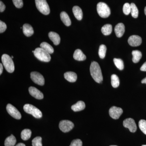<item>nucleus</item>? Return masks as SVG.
Masks as SVG:
<instances>
[{
    "instance_id": "obj_38",
    "label": "nucleus",
    "mask_w": 146,
    "mask_h": 146,
    "mask_svg": "<svg viewBox=\"0 0 146 146\" xmlns=\"http://www.w3.org/2000/svg\"><path fill=\"white\" fill-rule=\"evenodd\" d=\"M141 71H143V72H146V62L143 64V65L141 66Z\"/></svg>"
},
{
    "instance_id": "obj_44",
    "label": "nucleus",
    "mask_w": 146,
    "mask_h": 146,
    "mask_svg": "<svg viewBox=\"0 0 146 146\" xmlns=\"http://www.w3.org/2000/svg\"><path fill=\"white\" fill-rule=\"evenodd\" d=\"M11 58H13V56H11Z\"/></svg>"
},
{
    "instance_id": "obj_11",
    "label": "nucleus",
    "mask_w": 146,
    "mask_h": 146,
    "mask_svg": "<svg viewBox=\"0 0 146 146\" xmlns=\"http://www.w3.org/2000/svg\"><path fill=\"white\" fill-rule=\"evenodd\" d=\"M123 112L122 108L116 106H112L110 109L109 111L110 116L115 119H119Z\"/></svg>"
},
{
    "instance_id": "obj_34",
    "label": "nucleus",
    "mask_w": 146,
    "mask_h": 146,
    "mask_svg": "<svg viewBox=\"0 0 146 146\" xmlns=\"http://www.w3.org/2000/svg\"><path fill=\"white\" fill-rule=\"evenodd\" d=\"M13 4L18 8H21L23 6V0H12Z\"/></svg>"
},
{
    "instance_id": "obj_25",
    "label": "nucleus",
    "mask_w": 146,
    "mask_h": 146,
    "mask_svg": "<svg viewBox=\"0 0 146 146\" xmlns=\"http://www.w3.org/2000/svg\"><path fill=\"white\" fill-rule=\"evenodd\" d=\"M112 26L110 24H106L102 28V33L105 35H108L112 32Z\"/></svg>"
},
{
    "instance_id": "obj_45",
    "label": "nucleus",
    "mask_w": 146,
    "mask_h": 146,
    "mask_svg": "<svg viewBox=\"0 0 146 146\" xmlns=\"http://www.w3.org/2000/svg\"><path fill=\"white\" fill-rule=\"evenodd\" d=\"M115 146V145H112V146Z\"/></svg>"
},
{
    "instance_id": "obj_6",
    "label": "nucleus",
    "mask_w": 146,
    "mask_h": 146,
    "mask_svg": "<svg viewBox=\"0 0 146 146\" xmlns=\"http://www.w3.org/2000/svg\"><path fill=\"white\" fill-rule=\"evenodd\" d=\"M35 2L36 8L41 13L45 15L49 14L50 7L46 0H35Z\"/></svg>"
},
{
    "instance_id": "obj_18",
    "label": "nucleus",
    "mask_w": 146,
    "mask_h": 146,
    "mask_svg": "<svg viewBox=\"0 0 146 146\" xmlns=\"http://www.w3.org/2000/svg\"><path fill=\"white\" fill-rule=\"evenodd\" d=\"M74 59L78 61H83L86 59V56L81 50L77 49L75 51L73 55Z\"/></svg>"
},
{
    "instance_id": "obj_20",
    "label": "nucleus",
    "mask_w": 146,
    "mask_h": 146,
    "mask_svg": "<svg viewBox=\"0 0 146 146\" xmlns=\"http://www.w3.org/2000/svg\"><path fill=\"white\" fill-rule=\"evenodd\" d=\"M60 17L61 21L65 26L69 27L71 25V20L67 13L65 11H62L60 13Z\"/></svg>"
},
{
    "instance_id": "obj_2",
    "label": "nucleus",
    "mask_w": 146,
    "mask_h": 146,
    "mask_svg": "<svg viewBox=\"0 0 146 146\" xmlns=\"http://www.w3.org/2000/svg\"><path fill=\"white\" fill-rule=\"evenodd\" d=\"M34 54L38 60L42 62H48L51 60L50 54L42 48H36L34 50Z\"/></svg>"
},
{
    "instance_id": "obj_15",
    "label": "nucleus",
    "mask_w": 146,
    "mask_h": 146,
    "mask_svg": "<svg viewBox=\"0 0 146 146\" xmlns=\"http://www.w3.org/2000/svg\"><path fill=\"white\" fill-rule=\"evenodd\" d=\"M48 36L50 39L51 40L56 46L60 44V38L59 35L54 32H50L48 34Z\"/></svg>"
},
{
    "instance_id": "obj_4",
    "label": "nucleus",
    "mask_w": 146,
    "mask_h": 146,
    "mask_svg": "<svg viewBox=\"0 0 146 146\" xmlns=\"http://www.w3.org/2000/svg\"><path fill=\"white\" fill-rule=\"evenodd\" d=\"M97 10L99 15L102 18H108L110 15V9L105 3H99L97 5Z\"/></svg>"
},
{
    "instance_id": "obj_32",
    "label": "nucleus",
    "mask_w": 146,
    "mask_h": 146,
    "mask_svg": "<svg viewBox=\"0 0 146 146\" xmlns=\"http://www.w3.org/2000/svg\"><path fill=\"white\" fill-rule=\"evenodd\" d=\"M139 127L141 131L146 135V121L141 120L139 122Z\"/></svg>"
},
{
    "instance_id": "obj_40",
    "label": "nucleus",
    "mask_w": 146,
    "mask_h": 146,
    "mask_svg": "<svg viewBox=\"0 0 146 146\" xmlns=\"http://www.w3.org/2000/svg\"><path fill=\"white\" fill-rule=\"evenodd\" d=\"M16 146H26V145L23 143H19L17 144Z\"/></svg>"
},
{
    "instance_id": "obj_30",
    "label": "nucleus",
    "mask_w": 146,
    "mask_h": 146,
    "mask_svg": "<svg viewBox=\"0 0 146 146\" xmlns=\"http://www.w3.org/2000/svg\"><path fill=\"white\" fill-rule=\"evenodd\" d=\"M115 66L120 70L124 69V63L122 60L119 58H115L113 60Z\"/></svg>"
},
{
    "instance_id": "obj_35",
    "label": "nucleus",
    "mask_w": 146,
    "mask_h": 146,
    "mask_svg": "<svg viewBox=\"0 0 146 146\" xmlns=\"http://www.w3.org/2000/svg\"><path fill=\"white\" fill-rule=\"evenodd\" d=\"M82 142L80 139L73 140L70 146H82Z\"/></svg>"
},
{
    "instance_id": "obj_19",
    "label": "nucleus",
    "mask_w": 146,
    "mask_h": 146,
    "mask_svg": "<svg viewBox=\"0 0 146 146\" xmlns=\"http://www.w3.org/2000/svg\"><path fill=\"white\" fill-rule=\"evenodd\" d=\"M72 11L75 18L78 21H81L83 17V13L81 9L78 6H75L73 7Z\"/></svg>"
},
{
    "instance_id": "obj_10",
    "label": "nucleus",
    "mask_w": 146,
    "mask_h": 146,
    "mask_svg": "<svg viewBox=\"0 0 146 146\" xmlns=\"http://www.w3.org/2000/svg\"><path fill=\"white\" fill-rule=\"evenodd\" d=\"M123 125L125 127L129 129L130 132L134 133L137 130L136 123L133 119L128 118L123 121Z\"/></svg>"
},
{
    "instance_id": "obj_29",
    "label": "nucleus",
    "mask_w": 146,
    "mask_h": 146,
    "mask_svg": "<svg viewBox=\"0 0 146 146\" xmlns=\"http://www.w3.org/2000/svg\"><path fill=\"white\" fill-rule=\"evenodd\" d=\"M106 46L105 45L102 44L100 46L99 49V55L100 58H104L106 54Z\"/></svg>"
},
{
    "instance_id": "obj_12",
    "label": "nucleus",
    "mask_w": 146,
    "mask_h": 146,
    "mask_svg": "<svg viewBox=\"0 0 146 146\" xmlns=\"http://www.w3.org/2000/svg\"><path fill=\"white\" fill-rule=\"evenodd\" d=\"M142 42V38L138 35H131L128 39L129 44L131 46L136 47L140 46Z\"/></svg>"
},
{
    "instance_id": "obj_24",
    "label": "nucleus",
    "mask_w": 146,
    "mask_h": 146,
    "mask_svg": "<svg viewBox=\"0 0 146 146\" xmlns=\"http://www.w3.org/2000/svg\"><path fill=\"white\" fill-rule=\"evenodd\" d=\"M132 54L133 55L132 61L134 63H138L142 57V53L140 51L137 50H133L132 52Z\"/></svg>"
},
{
    "instance_id": "obj_1",
    "label": "nucleus",
    "mask_w": 146,
    "mask_h": 146,
    "mask_svg": "<svg viewBox=\"0 0 146 146\" xmlns=\"http://www.w3.org/2000/svg\"><path fill=\"white\" fill-rule=\"evenodd\" d=\"M90 71L91 76L94 80L98 83H101L103 78L101 70L98 63L96 61L92 62L90 66Z\"/></svg>"
},
{
    "instance_id": "obj_43",
    "label": "nucleus",
    "mask_w": 146,
    "mask_h": 146,
    "mask_svg": "<svg viewBox=\"0 0 146 146\" xmlns=\"http://www.w3.org/2000/svg\"><path fill=\"white\" fill-rule=\"evenodd\" d=\"M142 146H146V145H142Z\"/></svg>"
},
{
    "instance_id": "obj_17",
    "label": "nucleus",
    "mask_w": 146,
    "mask_h": 146,
    "mask_svg": "<svg viewBox=\"0 0 146 146\" xmlns=\"http://www.w3.org/2000/svg\"><path fill=\"white\" fill-rule=\"evenodd\" d=\"M64 76L65 79L70 82H75L77 79L76 74L74 72H67L64 74Z\"/></svg>"
},
{
    "instance_id": "obj_42",
    "label": "nucleus",
    "mask_w": 146,
    "mask_h": 146,
    "mask_svg": "<svg viewBox=\"0 0 146 146\" xmlns=\"http://www.w3.org/2000/svg\"><path fill=\"white\" fill-rule=\"evenodd\" d=\"M145 14L146 16V7H145Z\"/></svg>"
},
{
    "instance_id": "obj_21",
    "label": "nucleus",
    "mask_w": 146,
    "mask_h": 146,
    "mask_svg": "<svg viewBox=\"0 0 146 146\" xmlns=\"http://www.w3.org/2000/svg\"><path fill=\"white\" fill-rule=\"evenodd\" d=\"M85 108V104L84 102L80 101L76 104L73 105L71 107V108L74 112H78L81 111L84 109Z\"/></svg>"
},
{
    "instance_id": "obj_14",
    "label": "nucleus",
    "mask_w": 146,
    "mask_h": 146,
    "mask_svg": "<svg viewBox=\"0 0 146 146\" xmlns=\"http://www.w3.org/2000/svg\"><path fill=\"white\" fill-rule=\"evenodd\" d=\"M125 31V27L123 24L120 23L115 27V32L116 36L121 37L123 35Z\"/></svg>"
},
{
    "instance_id": "obj_22",
    "label": "nucleus",
    "mask_w": 146,
    "mask_h": 146,
    "mask_svg": "<svg viewBox=\"0 0 146 146\" xmlns=\"http://www.w3.org/2000/svg\"><path fill=\"white\" fill-rule=\"evenodd\" d=\"M16 143V139L15 136L11 134L5 139V146H14Z\"/></svg>"
},
{
    "instance_id": "obj_9",
    "label": "nucleus",
    "mask_w": 146,
    "mask_h": 146,
    "mask_svg": "<svg viewBox=\"0 0 146 146\" xmlns=\"http://www.w3.org/2000/svg\"><path fill=\"white\" fill-rule=\"evenodd\" d=\"M6 109L7 112L11 117L16 119L19 120L21 119L22 116H21V113L17 108L13 105L9 104L7 106Z\"/></svg>"
},
{
    "instance_id": "obj_5",
    "label": "nucleus",
    "mask_w": 146,
    "mask_h": 146,
    "mask_svg": "<svg viewBox=\"0 0 146 146\" xmlns=\"http://www.w3.org/2000/svg\"><path fill=\"white\" fill-rule=\"evenodd\" d=\"M24 110L28 114L32 115L34 117L39 119L42 117V112L39 109L32 105L26 104L23 107Z\"/></svg>"
},
{
    "instance_id": "obj_31",
    "label": "nucleus",
    "mask_w": 146,
    "mask_h": 146,
    "mask_svg": "<svg viewBox=\"0 0 146 146\" xmlns=\"http://www.w3.org/2000/svg\"><path fill=\"white\" fill-rule=\"evenodd\" d=\"M42 138L39 136L35 137L32 141L33 146H42Z\"/></svg>"
},
{
    "instance_id": "obj_37",
    "label": "nucleus",
    "mask_w": 146,
    "mask_h": 146,
    "mask_svg": "<svg viewBox=\"0 0 146 146\" xmlns=\"http://www.w3.org/2000/svg\"><path fill=\"white\" fill-rule=\"evenodd\" d=\"M5 9V6L2 1H0V11L3 12L4 11Z\"/></svg>"
},
{
    "instance_id": "obj_41",
    "label": "nucleus",
    "mask_w": 146,
    "mask_h": 146,
    "mask_svg": "<svg viewBox=\"0 0 146 146\" xmlns=\"http://www.w3.org/2000/svg\"><path fill=\"white\" fill-rule=\"evenodd\" d=\"M141 82L143 84H146V77L141 81Z\"/></svg>"
},
{
    "instance_id": "obj_16",
    "label": "nucleus",
    "mask_w": 146,
    "mask_h": 146,
    "mask_svg": "<svg viewBox=\"0 0 146 146\" xmlns=\"http://www.w3.org/2000/svg\"><path fill=\"white\" fill-rule=\"evenodd\" d=\"M23 29L24 34L25 36H30L34 33L33 28L29 24H25L23 26Z\"/></svg>"
},
{
    "instance_id": "obj_8",
    "label": "nucleus",
    "mask_w": 146,
    "mask_h": 146,
    "mask_svg": "<svg viewBox=\"0 0 146 146\" xmlns=\"http://www.w3.org/2000/svg\"><path fill=\"white\" fill-rule=\"evenodd\" d=\"M31 78L33 81L36 84L41 86H43L44 84V78L43 76L39 72H32L31 73Z\"/></svg>"
},
{
    "instance_id": "obj_13",
    "label": "nucleus",
    "mask_w": 146,
    "mask_h": 146,
    "mask_svg": "<svg viewBox=\"0 0 146 146\" xmlns=\"http://www.w3.org/2000/svg\"><path fill=\"white\" fill-rule=\"evenodd\" d=\"M29 94L38 100H42L44 98V95L42 92L33 86H31L29 88Z\"/></svg>"
},
{
    "instance_id": "obj_27",
    "label": "nucleus",
    "mask_w": 146,
    "mask_h": 146,
    "mask_svg": "<svg viewBox=\"0 0 146 146\" xmlns=\"http://www.w3.org/2000/svg\"><path fill=\"white\" fill-rule=\"evenodd\" d=\"M111 84L114 88H117L119 85V80L118 76L116 74L111 76Z\"/></svg>"
},
{
    "instance_id": "obj_28",
    "label": "nucleus",
    "mask_w": 146,
    "mask_h": 146,
    "mask_svg": "<svg viewBox=\"0 0 146 146\" xmlns=\"http://www.w3.org/2000/svg\"><path fill=\"white\" fill-rule=\"evenodd\" d=\"M131 13L133 18H136L138 16V10L135 4L131 3Z\"/></svg>"
},
{
    "instance_id": "obj_3",
    "label": "nucleus",
    "mask_w": 146,
    "mask_h": 146,
    "mask_svg": "<svg viewBox=\"0 0 146 146\" xmlns=\"http://www.w3.org/2000/svg\"><path fill=\"white\" fill-rule=\"evenodd\" d=\"M1 60L7 71L9 73H13L15 70V67L12 58L8 55L4 54L2 56Z\"/></svg>"
},
{
    "instance_id": "obj_39",
    "label": "nucleus",
    "mask_w": 146,
    "mask_h": 146,
    "mask_svg": "<svg viewBox=\"0 0 146 146\" xmlns=\"http://www.w3.org/2000/svg\"><path fill=\"white\" fill-rule=\"evenodd\" d=\"M3 71V66L2 63L0 64V74H1Z\"/></svg>"
},
{
    "instance_id": "obj_33",
    "label": "nucleus",
    "mask_w": 146,
    "mask_h": 146,
    "mask_svg": "<svg viewBox=\"0 0 146 146\" xmlns=\"http://www.w3.org/2000/svg\"><path fill=\"white\" fill-rule=\"evenodd\" d=\"M123 12L126 15H129L131 13V5L129 3H126L124 5Z\"/></svg>"
},
{
    "instance_id": "obj_26",
    "label": "nucleus",
    "mask_w": 146,
    "mask_h": 146,
    "mask_svg": "<svg viewBox=\"0 0 146 146\" xmlns=\"http://www.w3.org/2000/svg\"><path fill=\"white\" fill-rule=\"evenodd\" d=\"M31 131L29 129H25L21 133V138L24 141H27L31 138Z\"/></svg>"
},
{
    "instance_id": "obj_23",
    "label": "nucleus",
    "mask_w": 146,
    "mask_h": 146,
    "mask_svg": "<svg viewBox=\"0 0 146 146\" xmlns=\"http://www.w3.org/2000/svg\"><path fill=\"white\" fill-rule=\"evenodd\" d=\"M40 46V48H42V49L45 50L50 54H52L54 51V50L53 47L47 42H42V43H41Z\"/></svg>"
},
{
    "instance_id": "obj_36",
    "label": "nucleus",
    "mask_w": 146,
    "mask_h": 146,
    "mask_svg": "<svg viewBox=\"0 0 146 146\" xmlns=\"http://www.w3.org/2000/svg\"><path fill=\"white\" fill-rule=\"evenodd\" d=\"M7 25L5 23L1 21H0V33H1L5 31L7 29Z\"/></svg>"
},
{
    "instance_id": "obj_7",
    "label": "nucleus",
    "mask_w": 146,
    "mask_h": 146,
    "mask_svg": "<svg viewBox=\"0 0 146 146\" xmlns=\"http://www.w3.org/2000/svg\"><path fill=\"white\" fill-rule=\"evenodd\" d=\"M74 127V123L69 120H62L59 124L60 130L64 133L69 132Z\"/></svg>"
}]
</instances>
